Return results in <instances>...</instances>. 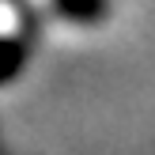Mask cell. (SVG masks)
<instances>
[{"mask_svg":"<svg viewBox=\"0 0 155 155\" xmlns=\"http://www.w3.org/2000/svg\"><path fill=\"white\" fill-rule=\"evenodd\" d=\"M30 8L53 23L80 27V30H91L110 19V0H30Z\"/></svg>","mask_w":155,"mask_h":155,"instance_id":"1","label":"cell"},{"mask_svg":"<svg viewBox=\"0 0 155 155\" xmlns=\"http://www.w3.org/2000/svg\"><path fill=\"white\" fill-rule=\"evenodd\" d=\"M0 155H4V148H0Z\"/></svg>","mask_w":155,"mask_h":155,"instance_id":"2","label":"cell"}]
</instances>
